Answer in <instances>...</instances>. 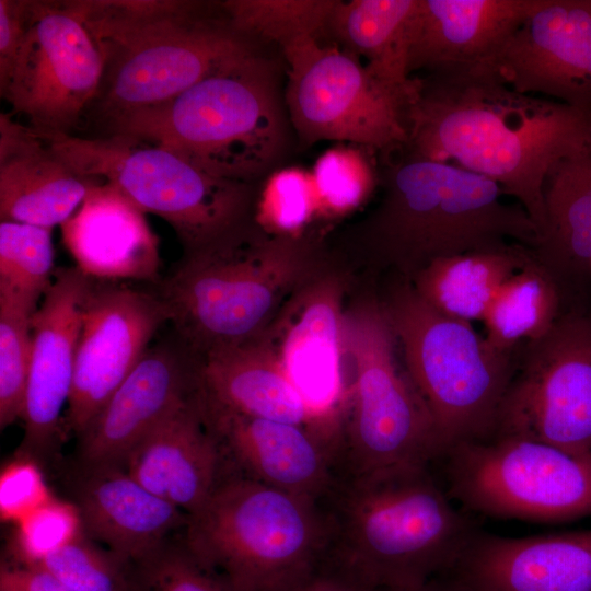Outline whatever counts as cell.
I'll return each instance as SVG.
<instances>
[{
    "label": "cell",
    "mask_w": 591,
    "mask_h": 591,
    "mask_svg": "<svg viewBox=\"0 0 591 591\" xmlns=\"http://www.w3.org/2000/svg\"><path fill=\"white\" fill-rule=\"evenodd\" d=\"M324 506L326 558L373 590L414 591L447 573L479 529L429 464L341 477Z\"/></svg>",
    "instance_id": "3"
},
{
    "label": "cell",
    "mask_w": 591,
    "mask_h": 591,
    "mask_svg": "<svg viewBox=\"0 0 591 591\" xmlns=\"http://www.w3.org/2000/svg\"><path fill=\"white\" fill-rule=\"evenodd\" d=\"M80 493L85 530L123 564H143L160 552L164 537L187 517L118 466L92 468Z\"/></svg>",
    "instance_id": "27"
},
{
    "label": "cell",
    "mask_w": 591,
    "mask_h": 591,
    "mask_svg": "<svg viewBox=\"0 0 591 591\" xmlns=\"http://www.w3.org/2000/svg\"><path fill=\"white\" fill-rule=\"evenodd\" d=\"M442 576L466 591H591V529L526 537L478 529Z\"/></svg>",
    "instance_id": "19"
},
{
    "label": "cell",
    "mask_w": 591,
    "mask_h": 591,
    "mask_svg": "<svg viewBox=\"0 0 591 591\" xmlns=\"http://www.w3.org/2000/svg\"><path fill=\"white\" fill-rule=\"evenodd\" d=\"M28 0H0V84L4 83L21 49Z\"/></svg>",
    "instance_id": "41"
},
{
    "label": "cell",
    "mask_w": 591,
    "mask_h": 591,
    "mask_svg": "<svg viewBox=\"0 0 591 591\" xmlns=\"http://www.w3.org/2000/svg\"><path fill=\"white\" fill-rule=\"evenodd\" d=\"M196 391V357L177 341L150 346L82 436L92 468L118 466Z\"/></svg>",
    "instance_id": "18"
},
{
    "label": "cell",
    "mask_w": 591,
    "mask_h": 591,
    "mask_svg": "<svg viewBox=\"0 0 591 591\" xmlns=\"http://www.w3.org/2000/svg\"><path fill=\"white\" fill-rule=\"evenodd\" d=\"M326 264L287 300L258 336L316 417L339 444L347 408L344 363L347 276Z\"/></svg>",
    "instance_id": "15"
},
{
    "label": "cell",
    "mask_w": 591,
    "mask_h": 591,
    "mask_svg": "<svg viewBox=\"0 0 591 591\" xmlns=\"http://www.w3.org/2000/svg\"><path fill=\"white\" fill-rule=\"evenodd\" d=\"M285 104L299 144L338 141L389 157L407 143L406 102L358 57L303 37L283 47Z\"/></svg>",
    "instance_id": "12"
},
{
    "label": "cell",
    "mask_w": 591,
    "mask_h": 591,
    "mask_svg": "<svg viewBox=\"0 0 591 591\" xmlns=\"http://www.w3.org/2000/svg\"><path fill=\"white\" fill-rule=\"evenodd\" d=\"M384 591V590H374ZM414 591H466L448 576H440Z\"/></svg>",
    "instance_id": "44"
},
{
    "label": "cell",
    "mask_w": 591,
    "mask_h": 591,
    "mask_svg": "<svg viewBox=\"0 0 591 591\" xmlns=\"http://www.w3.org/2000/svg\"><path fill=\"white\" fill-rule=\"evenodd\" d=\"M543 196L544 224L531 252L564 306L591 277V142L551 169Z\"/></svg>",
    "instance_id": "28"
},
{
    "label": "cell",
    "mask_w": 591,
    "mask_h": 591,
    "mask_svg": "<svg viewBox=\"0 0 591 591\" xmlns=\"http://www.w3.org/2000/svg\"><path fill=\"white\" fill-rule=\"evenodd\" d=\"M542 0H416L409 72H470L490 58Z\"/></svg>",
    "instance_id": "22"
},
{
    "label": "cell",
    "mask_w": 591,
    "mask_h": 591,
    "mask_svg": "<svg viewBox=\"0 0 591 591\" xmlns=\"http://www.w3.org/2000/svg\"><path fill=\"white\" fill-rule=\"evenodd\" d=\"M439 460L445 490L465 512L538 522L591 517V453L491 436L454 444Z\"/></svg>",
    "instance_id": "11"
},
{
    "label": "cell",
    "mask_w": 591,
    "mask_h": 591,
    "mask_svg": "<svg viewBox=\"0 0 591 591\" xmlns=\"http://www.w3.org/2000/svg\"><path fill=\"white\" fill-rule=\"evenodd\" d=\"M183 0H88L85 25L105 61L111 118L163 104L258 51L227 16Z\"/></svg>",
    "instance_id": "6"
},
{
    "label": "cell",
    "mask_w": 591,
    "mask_h": 591,
    "mask_svg": "<svg viewBox=\"0 0 591 591\" xmlns=\"http://www.w3.org/2000/svg\"><path fill=\"white\" fill-rule=\"evenodd\" d=\"M195 357L196 396L204 407L299 425L334 444L260 337Z\"/></svg>",
    "instance_id": "24"
},
{
    "label": "cell",
    "mask_w": 591,
    "mask_h": 591,
    "mask_svg": "<svg viewBox=\"0 0 591 591\" xmlns=\"http://www.w3.org/2000/svg\"><path fill=\"white\" fill-rule=\"evenodd\" d=\"M0 591H71L51 572L39 566L2 567Z\"/></svg>",
    "instance_id": "42"
},
{
    "label": "cell",
    "mask_w": 591,
    "mask_h": 591,
    "mask_svg": "<svg viewBox=\"0 0 591 591\" xmlns=\"http://www.w3.org/2000/svg\"><path fill=\"white\" fill-rule=\"evenodd\" d=\"M109 182H93L61 225L65 247L76 266L101 281H157L159 239L146 216Z\"/></svg>",
    "instance_id": "23"
},
{
    "label": "cell",
    "mask_w": 591,
    "mask_h": 591,
    "mask_svg": "<svg viewBox=\"0 0 591 591\" xmlns=\"http://www.w3.org/2000/svg\"><path fill=\"white\" fill-rule=\"evenodd\" d=\"M86 16L88 0L28 1L25 36L0 94L39 132L69 134L100 93L105 61Z\"/></svg>",
    "instance_id": "14"
},
{
    "label": "cell",
    "mask_w": 591,
    "mask_h": 591,
    "mask_svg": "<svg viewBox=\"0 0 591 591\" xmlns=\"http://www.w3.org/2000/svg\"><path fill=\"white\" fill-rule=\"evenodd\" d=\"M38 302L0 286V426L22 418Z\"/></svg>",
    "instance_id": "33"
},
{
    "label": "cell",
    "mask_w": 591,
    "mask_h": 591,
    "mask_svg": "<svg viewBox=\"0 0 591 591\" xmlns=\"http://www.w3.org/2000/svg\"><path fill=\"white\" fill-rule=\"evenodd\" d=\"M344 325L354 383L340 447L341 477L431 465L442 449L431 416L399 363L380 298L350 302Z\"/></svg>",
    "instance_id": "9"
},
{
    "label": "cell",
    "mask_w": 591,
    "mask_h": 591,
    "mask_svg": "<svg viewBox=\"0 0 591 591\" xmlns=\"http://www.w3.org/2000/svg\"><path fill=\"white\" fill-rule=\"evenodd\" d=\"M285 107L277 67L258 50L163 104L112 118L113 132L162 147L216 177L253 184L286 154Z\"/></svg>",
    "instance_id": "5"
},
{
    "label": "cell",
    "mask_w": 591,
    "mask_h": 591,
    "mask_svg": "<svg viewBox=\"0 0 591 591\" xmlns=\"http://www.w3.org/2000/svg\"><path fill=\"white\" fill-rule=\"evenodd\" d=\"M561 313L555 282L533 257L502 283L493 299L483 317L485 338L497 350L513 354L545 334Z\"/></svg>",
    "instance_id": "31"
},
{
    "label": "cell",
    "mask_w": 591,
    "mask_h": 591,
    "mask_svg": "<svg viewBox=\"0 0 591 591\" xmlns=\"http://www.w3.org/2000/svg\"><path fill=\"white\" fill-rule=\"evenodd\" d=\"M186 525L187 551L233 591H298L331 535L322 502L248 476L219 482Z\"/></svg>",
    "instance_id": "7"
},
{
    "label": "cell",
    "mask_w": 591,
    "mask_h": 591,
    "mask_svg": "<svg viewBox=\"0 0 591 591\" xmlns=\"http://www.w3.org/2000/svg\"><path fill=\"white\" fill-rule=\"evenodd\" d=\"M51 498L38 466L26 460L8 464L0 476V515L18 523Z\"/></svg>",
    "instance_id": "40"
},
{
    "label": "cell",
    "mask_w": 591,
    "mask_h": 591,
    "mask_svg": "<svg viewBox=\"0 0 591 591\" xmlns=\"http://www.w3.org/2000/svg\"><path fill=\"white\" fill-rule=\"evenodd\" d=\"M391 155L379 171L381 200L351 232L372 266L410 280L440 258L535 245L530 216L505 202L495 182L404 148Z\"/></svg>",
    "instance_id": "2"
},
{
    "label": "cell",
    "mask_w": 591,
    "mask_h": 591,
    "mask_svg": "<svg viewBox=\"0 0 591 591\" xmlns=\"http://www.w3.org/2000/svg\"><path fill=\"white\" fill-rule=\"evenodd\" d=\"M470 72L591 111V0H542L500 49Z\"/></svg>",
    "instance_id": "17"
},
{
    "label": "cell",
    "mask_w": 591,
    "mask_h": 591,
    "mask_svg": "<svg viewBox=\"0 0 591 591\" xmlns=\"http://www.w3.org/2000/svg\"><path fill=\"white\" fill-rule=\"evenodd\" d=\"M97 179L76 173L30 126L0 114V219L61 225Z\"/></svg>",
    "instance_id": "25"
},
{
    "label": "cell",
    "mask_w": 591,
    "mask_h": 591,
    "mask_svg": "<svg viewBox=\"0 0 591 591\" xmlns=\"http://www.w3.org/2000/svg\"><path fill=\"white\" fill-rule=\"evenodd\" d=\"M393 277L381 304L404 367L431 416L442 454L460 442L489 438L519 350H497L472 323L441 313L409 280Z\"/></svg>",
    "instance_id": "8"
},
{
    "label": "cell",
    "mask_w": 591,
    "mask_h": 591,
    "mask_svg": "<svg viewBox=\"0 0 591 591\" xmlns=\"http://www.w3.org/2000/svg\"><path fill=\"white\" fill-rule=\"evenodd\" d=\"M405 150L482 175L544 224L551 169L591 142V111L519 93L480 72L415 76Z\"/></svg>",
    "instance_id": "1"
},
{
    "label": "cell",
    "mask_w": 591,
    "mask_h": 591,
    "mask_svg": "<svg viewBox=\"0 0 591 591\" xmlns=\"http://www.w3.org/2000/svg\"><path fill=\"white\" fill-rule=\"evenodd\" d=\"M493 436L591 453V316L564 311L521 345Z\"/></svg>",
    "instance_id": "13"
},
{
    "label": "cell",
    "mask_w": 591,
    "mask_h": 591,
    "mask_svg": "<svg viewBox=\"0 0 591 591\" xmlns=\"http://www.w3.org/2000/svg\"><path fill=\"white\" fill-rule=\"evenodd\" d=\"M137 591H233L217 573L204 567L188 551L161 554L141 564Z\"/></svg>",
    "instance_id": "39"
},
{
    "label": "cell",
    "mask_w": 591,
    "mask_h": 591,
    "mask_svg": "<svg viewBox=\"0 0 591 591\" xmlns=\"http://www.w3.org/2000/svg\"><path fill=\"white\" fill-rule=\"evenodd\" d=\"M298 591H374L348 570L324 558Z\"/></svg>",
    "instance_id": "43"
},
{
    "label": "cell",
    "mask_w": 591,
    "mask_h": 591,
    "mask_svg": "<svg viewBox=\"0 0 591 591\" xmlns=\"http://www.w3.org/2000/svg\"><path fill=\"white\" fill-rule=\"evenodd\" d=\"M171 320L159 294L93 279L78 339L68 428L82 434Z\"/></svg>",
    "instance_id": "16"
},
{
    "label": "cell",
    "mask_w": 591,
    "mask_h": 591,
    "mask_svg": "<svg viewBox=\"0 0 591 591\" xmlns=\"http://www.w3.org/2000/svg\"><path fill=\"white\" fill-rule=\"evenodd\" d=\"M416 0H337L328 30L369 73L406 102L416 80L409 72L410 25Z\"/></svg>",
    "instance_id": "29"
},
{
    "label": "cell",
    "mask_w": 591,
    "mask_h": 591,
    "mask_svg": "<svg viewBox=\"0 0 591 591\" xmlns=\"http://www.w3.org/2000/svg\"><path fill=\"white\" fill-rule=\"evenodd\" d=\"M93 278L77 266L55 270L32 318V350L22 419L28 447L46 445L68 405L83 312Z\"/></svg>",
    "instance_id": "20"
},
{
    "label": "cell",
    "mask_w": 591,
    "mask_h": 591,
    "mask_svg": "<svg viewBox=\"0 0 591 591\" xmlns=\"http://www.w3.org/2000/svg\"><path fill=\"white\" fill-rule=\"evenodd\" d=\"M326 264L312 235L273 236L252 217L184 252L159 296L178 339L201 356L259 336L291 294Z\"/></svg>",
    "instance_id": "4"
},
{
    "label": "cell",
    "mask_w": 591,
    "mask_h": 591,
    "mask_svg": "<svg viewBox=\"0 0 591 591\" xmlns=\"http://www.w3.org/2000/svg\"><path fill=\"white\" fill-rule=\"evenodd\" d=\"M71 591H134L125 564L112 553H104L80 535L50 554L39 564Z\"/></svg>",
    "instance_id": "37"
},
{
    "label": "cell",
    "mask_w": 591,
    "mask_h": 591,
    "mask_svg": "<svg viewBox=\"0 0 591 591\" xmlns=\"http://www.w3.org/2000/svg\"><path fill=\"white\" fill-rule=\"evenodd\" d=\"M40 134L76 173L113 183L143 212L165 220L184 252L253 217V184L210 175L154 143L118 132L101 138Z\"/></svg>",
    "instance_id": "10"
},
{
    "label": "cell",
    "mask_w": 591,
    "mask_h": 591,
    "mask_svg": "<svg viewBox=\"0 0 591 591\" xmlns=\"http://www.w3.org/2000/svg\"><path fill=\"white\" fill-rule=\"evenodd\" d=\"M54 274L51 229L0 222V286L38 302Z\"/></svg>",
    "instance_id": "36"
},
{
    "label": "cell",
    "mask_w": 591,
    "mask_h": 591,
    "mask_svg": "<svg viewBox=\"0 0 591 591\" xmlns=\"http://www.w3.org/2000/svg\"><path fill=\"white\" fill-rule=\"evenodd\" d=\"M218 440L201 413L196 391L146 437L126 460L139 484L187 517L217 484Z\"/></svg>",
    "instance_id": "26"
},
{
    "label": "cell",
    "mask_w": 591,
    "mask_h": 591,
    "mask_svg": "<svg viewBox=\"0 0 591 591\" xmlns=\"http://www.w3.org/2000/svg\"><path fill=\"white\" fill-rule=\"evenodd\" d=\"M532 258L531 248L511 243L501 248L437 259L409 281L431 306L472 323L483 321L502 283Z\"/></svg>",
    "instance_id": "30"
},
{
    "label": "cell",
    "mask_w": 591,
    "mask_h": 591,
    "mask_svg": "<svg viewBox=\"0 0 591 591\" xmlns=\"http://www.w3.org/2000/svg\"><path fill=\"white\" fill-rule=\"evenodd\" d=\"M317 219L337 220L362 207L380 184L366 149L339 142L324 151L311 170Z\"/></svg>",
    "instance_id": "34"
},
{
    "label": "cell",
    "mask_w": 591,
    "mask_h": 591,
    "mask_svg": "<svg viewBox=\"0 0 591 591\" xmlns=\"http://www.w3.org/2000/svg\"><path fill=\"white\" fill-rule=\"evenodd\" d=\"M337 0H227L220 7L231 25L254 42L283 47L328 30Z\"/></svg>",
    "instance_id": "32"
},
{
    "label": "cell",
    "mask_w": 591,
    "mask_h": 591,
    "mask_svg": "<svg viewBox=\"0 0 591 591\" xmlns=\"http://www.w3.org/2000/svg\"><path fill=\"white\" fill-rule=\"evenodd\" d=\"M16 524V554L34 566L79 537L82 519L78 507L51 497Z\"/></svg>",
    "instance_id": "38"
},
{
    "label": "cell",
    "mask_w": 591,
    "mask_h": 591,
    "mask_svg": "<svg viewBox=\"0 0 591 591\" xmlns=\"http://www.w3.org/2000/svg\"><path fill=\"white\" fill-rule=\"evenodd\" d=\"M134 591H137L136 588L134 589Z\"/></svg>",
    "instance_id": "45"
},
{
    "label": "cell",
    "mask_w": 591,
    "mask_h": 591,
    "mask_svg": "<svg viewBox=\"0 0 591 591\" xmlns=\"http://www.w3.org/2000/svg\"><path fill=\"white\" fill-rule=\"evenodd\" d=\"M199 406L217 440L227 444L248 477L322 503L336 488L339 449L311 430Z\"/></svg>",
    "instance_id": "21"
},
{
    "label": "cell",
    "mask_w": 591,
    "mask_h": 591,
    "mask_svg": "<svg viewBox=\"0 0 591 591\" xmlns=\"http://www.w3.org/2000/svg\"><path fill=\"white\" fill-rule=\"evenodd\" d=\"M315 219L317 199L311 171L285 166L265 177L253 210V220L265 233L303 239Z\"/></svg>",
    "instance_id": "35"
}]
</instances>
